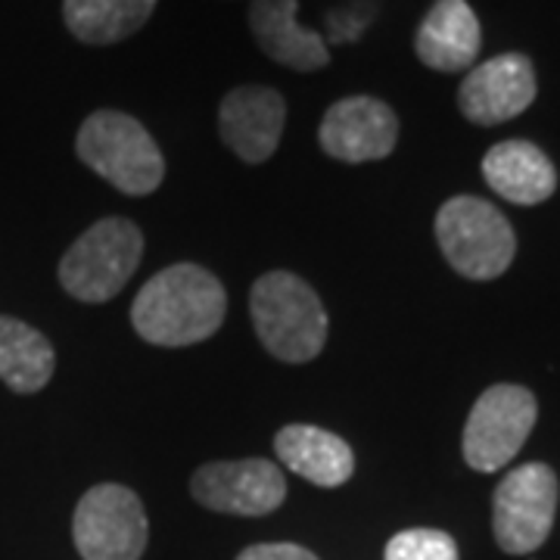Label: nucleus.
Listing matches in <instances>:
<instances>
[{
    "instance_id": "1",
    "label": "nucleus",
    "mask_w": 560,
    "mask_h": 560,
    "mask_svg": "<svg viewBox=\"0 0 560 560\" xmlns=\"http://www.w3.org/2000/svg\"><path fill=\"white\" fill-rule=\"evenodd\" d=\"M228 312L221 280L200 265L180 261L140 287L131 324L140 337L162 349H180L219 334Z\"/></svg>"
},
{
    "instance_id": "2",
    "label": "nucleus",
    "mask_w": 560,
    "mask_h": 560,
    "mask_svg": "<svg viewBox=\"0 0 560 560\" xmlns=\"http://www.w3.org/2000/svg\"><path fill=\"white\" fill-rule=\"evenodd\" d=\"M249 312L261 346L280 361L318 359L327 342V312L318 293L290 271H268L249 293Z\"/></svg>"
},
{
    "instance_id": "3",
    "label": "nucleus",
    "mask_w": 560,
    "mask_h": 560,
    "mask_svg": "<svg viewBox=\"0 0 560 560\" xmlns=\"http://www.w3.org/2000/svg\"><path fill=\"white\" fill-rule=\"evenodd\" d=\"M75 153L91 172L128 197H147L165 178L156 140L138 119L119 109H97L88 116L75 138Z\"/></svg>"
},
{
    "instance_id": "4",
    "label": "nucleus",
    "mask_w": 560,
    "mask_h": 560,
    "mask_svg": "<svg viewBox=\"0 0 560 560\" xmlns=\"http://www.w3.org/2000/svg\"><path fill=\"white\" fill-rule=\"evenodd\" d=\"M436 241L442 256L460 278H501L517 253L511 221L480 197H452L436 215Z\"/></svg>"
},
{
    "instance_id": "5",
    "label": "nucleus",
    "mask_w": 560,
    "mask_h": 560,
    "mask_svg": "<svg viewBox=\"0 0 560 560\" xmlns=\"http://www.w3.org/2000/svg\"><path fill=\"white\" fill-rule=\"evenodd\" d=\"M140 256L143 234L135 221H97L66 249L60 261L62 290L79 302L113 300L138 271Z\"/></svg>"
},
{
    "instance_id": "6",
    "label": "nucleus",
    "mask_w": 560,
    "mask_h": 560,
    "mask_svg": "<svg viewBox=\"0 0 560 560\" xmlns=\"http://www.w3.org/2000/svg\"><path fill=\"white\" fill-rule=\"evenodd\" d=\"M539 418L536 396L517 383H495L474 401V411L464 427V460L480 470L495 474L517 458L523 442L529 440Z\"/></svg>"
},
{
    "instance_id": "7",
    "label": "nucleus",
    "mask_w": 560,
    "mask_h": 560,
    "mask_svg": "<svg viewBox=\"0 0 560 560\" xmlns=\"http://www.w3.org/2000/svg\"><path fill=\"white\" fill-rule=\"evenodd\" d=\"M72 539L84 560H140L150 539L143 504L128 486H94L75 508Z\"/></svg>"
},
{
    "instance_id": "8",
    "label": "nucleus",
    "mask_w": 560,
    "mask_h": 560,
    "mask_svg": "<svg viewBox=\"0 0 560 560\" xmlns=\"http://www.w3.org/2000/svg\"><path fill=\"white\" fill-rule=\"evenodd\" d=\"M558 514V477L548 464H523L495 489L492 529L501 551L529 555L545 545Z\"/></svg>"
},
{
    "instance_id": "9",
    "label": "nucleus",
    "mask_w": 560,
    "mask_h": 560,
    "mask_svg": "<svg viewBox=\"0 0 560 560\" xmlns=\"http://www.w3.org/2000/svg\"><path fill=\"white\" fill-rule=\"evenodd\" d=\"M190 492L209 511L265 517L287 499V480L275 460H212L194 474Z\"/></svg>"
},
{
    "instance_id": "10",
    "label": "nucleus",
    "mask_w": 560,
    "mask_h": 560,
    "mask_svg": "<svg viewBox=\"0 0 560 560\" xmlns=\"http://www.w3.org/2000/svg\"><path fill=\"white\" fill-rule=\"evenodd\" d=\"M536 91L533 60L526 54H501L467 72L458 88V109L467 121L492 128L526 113Z\"/></svg>"
},
{
    "instance_id": "11",
    "label": "nucleus",
    "mask_w": 560,
    "mask_h": 560,
    "mask_svg": "<svg viewBox=\"0 0 560 560\" xmlns=\"http://www.w3.org/2000/svg\"><path fill=\"white\" fill-rule=\"evenodd\" d=\"M318 140L324 153L340 162L386 160L399 140V119L377 97H346L324 113Z\"/></svg>"
},
{
    "instance_id": "12",
    "label": "nucleus",
    "mask_w": 560,
    "mask_h": 560,
    "mask_svg": "<svg viewBox=\"0 0 560 560\" xmlns=\"http://www.w3.org/2000/svg\"><path fill=\"white\" fill-rule=\"evenodd\" d=\"M287 121V103L278 91L261 84H243L224 94L219 106L221 140L249 165L268 162L278 150Z\"/></svg>"
},
{
    "instance_id": "13",
    "label": "nucleus",
    "mask_w": 560,
    "mask_h": 560,
    "mask_svg": "<svg viewBox=\"0 0 560 560\" xmlns=\"http://www.w3.org/2000/svg\"><path fill=\"white\" fill-rule=\"evenodd\" d=\"M300 0H253L249 3V32L261 50L280 66L296 72H318L330 62L327 40L315 28L296 20Z\"/></svg>"
},
{
    "instance_id": "14",
    "label": "nucleus",
    "mask_w": 560,
    "mask_h": 560,
    "mask_svg": "<svg viewBox=\"0 0 560 560\" xmlns=\"http://www.w3.org/2000/svg\"><path fill=\"white\" fill-rule=\"evenodd\" d=\"M482 47V28L467 0H436L415 38L418 60L436 72L470 69Z\"/></svg>"
},
{
    "instance_id": "15",
    "label": "nucleus",
    "mask_w": 560,
    "mask_h": 560,
    "mask_svg": "<svg viewBox=\"0 0 560 560\" xmlns=\"http://www.w3.org/2000/svg\"><path fill=\"white\" fill-rule=\"evenodd\" d=\"M275 452L283 467L324 489H337L355 474V452L349 442L312 423L283 427L275 436Z\"/></svg>"
},
{
    "instance_id": "16",
    "label": "nucleus",
    "mask_w": 560,
    "mask_h": 560,
    "mask_svg": "<svg viewBox=\"0 0 560 560\" xmlns=\"http://www.w3.org/2000/svg\"><path fill=\"white\" fill-rule=\"evenodd\" d=\"M486 184L517 206L545 202L558 187V172L551 160L529 140H501L482 160Z\"/></svg>"
},
{
    "instance_id": "17",
    "label": "nucleus",
    "mask_w": 560,
    "mask_h": 560,
    "mask_svg": "<svg viewBox=\"0 0 560 560\" xmlns=\"http://www.w3.org/2000/svg\"><path fill=\"white\" fill-rule=\"evenodd\" d=\"M57 368L50 340L25 320L0 315V381L13 393H38Z\"/></svg>"
},
{
    "instance_id": "18",
    "label": "nucleus",
    "mask_w": 560,
    "mask_h": 560,
    "mask_svg": "<svg viewBox=\"0 0 560 560\" xmlns=\"http://www.w3.org/2000/svg\"><path fill=\"white\" fill-rule=\"evenodd\" d=\"M156 0H62V20L84 44H119L153 16Z\"/></svg>"
},
{
    "instance_id": "19",
    "label": "nucleus",
    "mask_w": 560,
    "mask_h": 560,
    "mask_svg": "<svg viewBox=\"0 0 560 560\" xmlns=\"http://www.w3.org/2000/svg\"><path fill=\"white\" fill-rule=\"evenodd\" d=\"M386 560H458V545L442 529H405L386 545Z\"/></svg>"
},
{
    "instance_id": "20",
    "label": "nucleus",
    "mask_w": 560,
    "mask_h": 560,
    "mask_svg": "<svg viewBox=\"0 0 560 560\" xmlns=\"http://www.w3.org/2000/svg\"><path fill=\"white\" fill-rule=\"evenodd\" d=\"M237 560H318L308 548L290 545V541H265V545H249L241 551Z\"/></svg>"
}]
</instances>
